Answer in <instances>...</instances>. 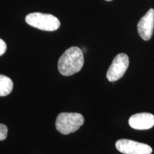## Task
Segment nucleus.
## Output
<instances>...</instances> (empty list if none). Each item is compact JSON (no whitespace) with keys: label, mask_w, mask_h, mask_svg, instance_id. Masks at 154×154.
<instances>
[{"label":"nucleus","mask_w":154,"mask_h":154,"mask_svg":"<svg viewBox=\"0 0 154 154\" xmlns=\"http://www.w3.org/2000/svg\"><path fill=\"white\" fill-rule=\"evenodd\" d=\"M84 63L82 50L77 47L69 48L61 56L58 61V69L63 76H72L80 72Z\"/></svg>","instance_id":"f257e3e1"},{"label":"nucleus","mask_w":154,"mask_h":154,"mask_svg":"<svg viewBox=\"0 0 154 154\" xmlns=\"http://www.w3.org/2000/svg\"><path fill=\"white\" fill-rule=\"evenodd\" d=\"M84 123V118L81 113L63 112L58 115L56 128L61 134L68 135L79 129Z\"/></svg>","instance_id":"f03ea898"},{"label":"nucleus","mask_w":154,"mask_h":154,"mask_svg":"<svg viewBox=\"0 0 154 154\" xmlns=\"http://www.w3.org/2000/svg\"><path fill=\"white\" fill-rule=\"evenodd\" d=\"M25 21L34 28L47 32L57 30L61 25L60 21L57 17L52 14L41 12L30 13L26 17Z\"/></svg>","instance_id":"7ed1b4c3"},{"label":"nucleus","mask_w":154,"mask_h":154,"mask_svg":"<svg viewBox=\"0 0 154 154\" xmlns=\"http://www.w3.org/2000/svg\"><path fill=\"white\" fill-rule=\"evenodd\" d=\"M129 66V59L126 54L116 56L106 73L107 79L111 82H116L124 76Z\"/></svg>","instance_id":"20e7f679"},{"label":"nucleus","mask_w":154,"mask_h":154,"mask_svg":"<svg viewBox=\"0 0 154 154\" xmlns=\"http://www.w3.org/2000/svg\"><path fill=\"white\" fill-rule=\"evenodd\" d=\"M116 148L124 154H151L152 148L146 143L129 139H120L116 143Z\"/></svg>","instance_id":"39448f33"},{"label":"nucleus","mask_w":154,"mask_h":154,"mask_svg":"<svg viewBox=\"0 0 154 154\" xmlns=\"http://www.w3.org/2000/svg\"><path fill=\"white\" fill-rule=\"evenodd\" d=\"M138 33L142 39L149 41L153 36L154 29V9H150L140 19L137 25Z\"/></svg>","instance_id":"423d86ee"},{"label":"nucleus","mask_w":154,"mask_h":154,"mask_svg":"<svg viewBox=\"0 0 154 154\" xmlns=\"http://www.w3.org/2000/svg\"><path fill=\"white\" fill-rule=\"evenodd\" d=\"M128 124L136 130H147L154 126V116L150 113H139L130 117Z\"/></svg>","instance_id":"0eeeda50"},{"label":"nucleus","mask_w":154,"mask_h":154,"mask_svg":"<svg viewBox=\"0 0 154 154\" xmlns=\"http://www.w3.org/2000/svg\"><path fill=\"white\" fill-rule=\"evenodd\" d=\"M12 89V80L8 76L0 74V96L9 95Z\"/></svg>","instance_id":"6e6552de"},{"label":"nucleus","mask_w":154,"mask_h":154,"mask_svg":"<svg viewBox=\"0 0 154 154\" xmlns=\"http://www.w3.org/2000/svg\"><path fill=\"white\" fill-rule=\"evenodd\" d=\"M8 133V128L6 125L0 124V140H4L6 139Z\"/></svg>","instance_id":"1a4fd4ad"},{"label":"nucleus","mask_w":154,"mask_h":154,"mask_svg":"<svg viewBox=\"0 0 154 154\" xmlns=\"http://www.w3.org/2000/svg\"><path fill=\"white\" fill-rule=\"evenodd\" d=\"M6 50H7V44L4 40L0 38V57L5 53Z\"/></svg>","instance_id":"9d476101"},{"label":"nucleus","mask_w":154,"mask_h":154,"mask_svg":"<svg viewBox=\"0 0 154 154\" xmlns=\"http://www.w3.org/2000/svg\"><path fill=\"white\" fill-rule=\"evenodd\" d=\"M106 1H107V2H111V1H112V0H106Z\"/></svg>","instance_id":"9b49d317"}]
</instances>
